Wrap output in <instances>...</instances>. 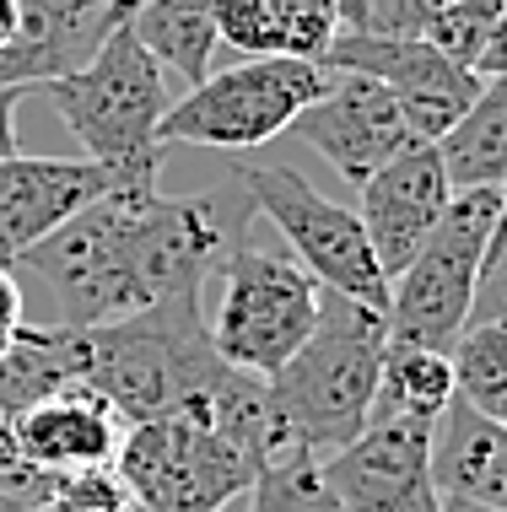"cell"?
<instances>
[{
  "mask_svg": "<svg viewBox=\"0 0 507 512\" xmlns=\"http://www.w3.org/2000/svg\"><path fill=\"white\" fill-rule=\"evenodd\" d=\"M319 475L346 512H437L443 502L432 480V421L416 415L367 421L346 448L319 459Z\"/></svg>",
  "mask_w": 507,
  "mask_h": 512,
  "instance_id": "cell-11",
  "label": "cell"
},
{
  "mask_svg": "<svg viewBox=\"0 0 507 512\" xmlns=\"http://www.w3.org/2000/svg\"><path fill=\"white\" fill-rule=\"evenodd\" d=\"M502 6L507 0H454V6L427 27V44L443 49L454 65H464V71H475L486 44H491V27H497Z\"/></svg>",
  "mask_w": 507,
  "mask_h": 512,
  "instance_id": "cell-25",
  "label": "cell"
},
{
  "mask_svg": "<svg viewBox=\"0 0 507 512\" xmlns=\"http://www.w3.org/2000/svg\"><path fill=\"white\" fill-rule=\"evenodd\" d=\"M243 512H346L340 496L324 486L319 459L313 453H270L259 464L249 496H243Z\"/></svg>",
  "mask_w": 507,
  "mask_h": 512,
  "instance_id": "cell-23",
  "label": "cell"
},
{
  "mask_svg": "<svg viewBox=\"0 0 507 512\" xmlns=\"http://www.w3.org/2000/svg\"><path fill=\"white\" fill-rule=\"evenodd\" d=\"M249 205L238 216L222 195L168 200L157 189H108L38 248L17 259L22 275L54 297L71 329H98L146 313L173 286L211 281V265L243 238Z\"/></svg>",
  "mask_w": 507,
  "mask_h": 512,
  "instance_id": "cell-1",
  "label": "cell"
},
{
  "mask_svg": "<svg viewBox=\"0 0 507 512\" xmlns=\"http://www.w3.org/2000/svg\"><path fill=\"white\" fill-rule=\"evenodd\" d=\"M454 0H340V33L362 38H427Z\"/></svg>",
  "mask_w": 507,
  "mask_h": 512,
  "instance_id": "cell-24",
  "label": "cell"
},
{
  "mask_svg": "<svg viewBox=\"0 0 507 512\" xmlns=\"http://www.w3.org/2000/svg\"><path fill=\"white\" fill-rule=\"evenodd\" d=\"M475 76H481V81L507 76V6H502L497 27H491V44H486V54H481V65H475Z\"/></svg>",
  "mask_w": 507,
  "mask_h": 512,
  "instance_id": "cell-30",
  "label": "cell"
},
{
  "mask_svg": "<svg viewBox=\"0 0 507 512\" xmlns=\"http://www.w3.org/2000/svg\"><path fill=\"white\" fill-rule=\"evenodd\" d=\"M470 318H507V238L491 248V259L481 270V286H475Z\"/></svg>",
  "mask_w": 507,
  "mask_h": 512,
  "instance_id": "cell-28",
  "label": "cell"
},
{
  "mask_svg": "<svg viewBox=\"0 0 507 512\" xmlns=\"http://www.w3.org/2000/svg\"><path fill=\"white\" fill-rule=\"evenodd\" d=\"M87 367H92L87 329H71V324L33 329V324H22L17 340L0 351V415L11 421V415L33 410L38 399L87 383Z\"/></svg>",
  "mask_w": 507,
  "mask_h": 512,
  "instance_id": "cell-18",
  "label": "cell"
},
{
  "mask_svg": "<svg viewBox=\"0 0 507 512\" xmlns=\"http://www.w3.org/2000/svg\"><path fill=\"white\" fill-rule=\"evenodd\" d=\"M119 415L114 405L76 383V389H60L49 399H38L33 410L11 415V453H17L22 469H38V475H87V469H108L119 453Z\"/></svg>",
  "mask_w": 507,
  "mask_h": 512,
  "instance_id": "cell-15",
  "label": "cell"
},
{
  "mask_svg": "<svg viewBox=\"0 0 507 512\" xmlns=\"http://www.w3.org/2000/svg\"><path fill=\"white\" fill-rule=\"evenodd\" d=\"M432 480L443 496L507 512V426L486 421L454 394L432 421Z\"/></svg>",
  "mask_w": 507,
  "mask_h": 512,
  "instance_id": "cell-17",
  "label": "cell"
},
{
  "mask_svg": "<svg viewBox=\"0 0 507 512\" xmlns=\"http://www.w3.org/2000/svg\"><path fill=\"white\" fill-rule=\"evenodd\" d=\"M114 27L108 0H22L17 33L0 49V87L27 92L81 71Z\"/></svg>",
  "mask_w": 507,
  "mask_h": 512,
  "instance_id": "cell-16",
  "label": "cell"
},
{
  "mask_svg": "<svg viewBox=\"0 0 507 512\" xmlns=\"http://www.w3.org/2000/svg\"><path fill=\"white\" fill-rule=\"evenodd\" d=\"M238 189L249 200V211L276 221V232L297 248V265L324 292L367 302L378 313L389 308V275L378 270L373 243H367L351 205H335L297 168H281V162H270V168L265 162H238Z\"/></svg>",
  "mask_w": 507,
  "mask_h": 512,
  "instance_id": "cell-9",
  "label": "cell"
},
{
  "mask_svg": "<svg viewBox=\"0 0 507 512\" xmlns=\"http://www.w3.org/2000/svg\"><path fill=\"white\" fill-rule=\"evenodd\" d=\"M17 329H22V286L11 270H0V351L17 340Z\"/></svg>",
  "mask_w": 507,
  "mask_h": 512,
  "instance_id": "cell-29",
  "label": "cell"
},
{
  "mask_svg": "<svg viewBox=\"0 0 507 512\" xmlns=\"http://www.w3.org/2000/svg\"><path fill=\"white\" fill-rule=\"evenodd\" d=\"M437 512H491V507H481V502H464V496H443V502H437Z\"/></svg>",
  "mask_w": 507,
  "mask_h": 512,
  "instance_id": "cell-33",
  "label": "cell"
},
{
  "mask_svg": "<svg viewBox=\"0 0 507 512\" xmlns=\"http://www.w3.org/2000/svg\"><path fill=\"white\" fill-rule=\"evenodd\" d=\"M38 512H135L125 486L114 480V469H87V475H65L54 480L49 502Z\"/></svg>",
  "mask_w": 507,
  "mask_h": 512,
  "instance_id": "cell-26",
  "label": "cell"
},
{
  "mask_svg": "<svg viewBox=\"0 0 507 512\" xmlns=\"http://www.w3.org/2000/svg\"><path fill=\"white\" fill-rule=\"evenodd\" d=\"M324 71H351L373 76L378 87H389V98L400 103L410 124V141H443L459 124V114L475 103L481 76L454 65L443 49H432L427 38H362V33H335Z\"/></svg>",
  "mask_w": 507,
  "mask_h": 512,
  "instance_id": "cell-10",
  "label": "cell"
},
{
  "mask_svg": "<svg viewBox=\"0 0 507 512\" xmlns=\"http://www.w3.org/2000/svg\"><path fill=\"white\" fill-rule=\"evenodd\" d=\"M87 345V389H98L130 426L189 405H211L243 378L216 356L211 335H205V281L173 286L146 313L87 329Z\"/></svg>",
  "mask_w": 507,
  "mask_h": 512,
  "instance_id": "cell-3",
  "label": "cell"
},
{
  "mask_svg": "<svg viewBox=\"0 0 507 512\" xmlns=\"http://www.w3.org/2000/svg\"><path fill=\"white\" fill-rule=\"evenodd\" d=\"M54 491V475H38V469L6 464L0 469V512H38Z\"/></svg>",
  "mask_w": 507,
  "mask_h": 512,
  "instance_id": "cell-27",
  "label": "cell"
},
{
  "mask_svg": "<svg viewBox=\"0 0 507 512\" xmlns=\"http://www.w3.org/2000/svg\"><path fill=\"white\" fill-rule=\"evenodd\" d=\"M17 17H22V0H0V49L11 44V33H17Z\"/></svg>",
  "mask_w": 507,
  "mask_h": 512,
  "instance_id": "cell-32",
  "label": "cell"
},
{
  "mask_svg": "<svg viewBox=\"0 0 507 512\" xmlns=\"http://www.w3.org/2000/svg\"><path fill=\"white\" fill-rule=\"evenodd\" d=\"M6 464H17V453H11V421L0 415V469Z\"/></svg>",
  "mask_w": 507,
  "mask_h": 512,
  "instance_id": "cell-34",
  "label": "cell"
},
{
  "mask_svg": "<svg viewBox=\"0 0 507 512\" xmlns=\"http://www.w3.org/2000/svg\"><path fill=\"white\" fill-rule=\"evenodd\" d=\"M135 6H146V0H108V11H114V22H125Z\"/></svg>",
  "mask_w": 507,
  "mask_h": 512,
  "instance_id": "cell-35",
  "label": "cell"
},
{
  "mask_svg": "<svg viewBox=\"0 0 507 512\" xmlns=\"http://www.w3.org/2000/svg\"><path fill=\"white\" fill-rule=\"evenodd\" d=\"M389 345V324L378 308L340 292H319V324L303 351L265 383V410L281 453L330 459L335 448L367 426L378 394V362Z\"/></svg>",
  "mask_w": 507,
  "mask_h": 512,
  "instance_id": "cell-4",
  "label": "cell"
},
{
  "mask_svg": "<svg viewBox=\"0 0 507 512\" xmlns=\"http://www.w3.org/2000/svg\"><path fill=\"white\" fill-rule=\"evenodd\" d=\"M270 453H281V442L265 410V383L238 378L211 405L130 426L108 469L135 512H232Z\"/></svg>",
  "mask_w": 507,
  "mask_h": 512,
  "instance_id": "cell-2",
  "label": "cell"
},
{
  "mask_svg": "<svg viewBox=\"0 0 507 512\" xmlns=\"http://www.w3.org/2000/svg\"><path fill=\"white\" fill-rule=\"evenodd\" d=\"M125 22L162 71L184 76L189 87L211 76V54L222 44V38H216L211 0H146V6H135Z\"/></svg>",
  "mask_w": 507,
  "mask_h": 512,
  "instance_id": "cell-20",
  "label": "cell"
},
{
  "mask_svg": "<svg viewBox=\"0 0 507 512\" xmlns=\"http://www.w3.org/2000/svg\"><path fill=\"white\" fill-rule=\"evenodd\" d=\"M44 92L60 124L87 146V162L114 178V189H157L168 151L157 141V124L173 98L162 65L141 49L130 22H119L81 71L49 81Z\"/></svg>",
  "mask_w": 507,
  "mask_h": 512,
  "instance_id": "cell-5",
  "label": "cell"
},
{
  "mask_svg": "<svg viewBox=\"0 0 507 512\" xmlns=\"http://www.w3.org/2000/svg\"><path fill=\"white\" fill-rule=\"evenodd\" d=\"M330 87V71L292 54H254L168 103L157 124L162 146H211V151H254L292 130V119Z\"/></svg>",
  "mask_w": 507,
  "mask_h": 512,
  "instance_id": "cell-8",
  "label": "cell"
},
{
  "mask_svg": "<svg viewBox=\"0 0 507 512\" xmlns=\"http://www.w3.org/2000/svg\"><path fill=\"white\" fill-rule=\"evenodd\" d=\"M17 103H22L17 87H0V162L22 151V146H17Z\"/></svg>",
  "mask_w": 507,
  "mask_h": 512,
  "instance_id": "cell-31",
  "label": "cell"
},
{
  "mask_svg": "<svg viewBox=\"0 0 507 512\" xmlns=\"http://www.w3.org/2000/svg\"><path fill=\"white\" fill-rule=\"evenodd\" d=\"M292 135L308 141L356 189L410 146V124L400 114V103L389 98V87L351 71H330V87L292 119Z\"/></svg>",
  "mask_w": 507,
  "mask_h": 512,
  "instance_id": "cell-12",
  "label": "cell"
},
{
  "mask_svg": "<svg viewBox=\"0 0 507 512\" xmlns=\"http://www.w3.org/2000/svg\"><path fill=\"white\" fill-rule=\"evenodd\" d=\"M454 399V362L448 351H427L410 340H389L378 362V394L367 421H389V415H416V421H437Z\"/></svg>",
  "mask_w": 507,
  "mask_h": 512,
  "instance_id": "cell-21",
  "label": "cell"
},
{
  "mask_svg": "<svg viewBox=\"0 0 507 512\" xmlns=\"http://www.w3.org/2000/svg\"><path fill=\"white\" fill-rule=\"evenodd\" d=\"M356 195L362 200H356L351 211L362 221L367 243H373L378 270L394 281V275L410 265V254L432 238V227L443 221L448 200H454V184H448L443 157H437L432 141H410L400 157L383 162Z\"/></svg>",
  "mask_w": 507,
  "mask_h": 512,
  "instance_id": "cell-13",
  "label": "cell"
},
{
  "mask_svg": "<svg viewBox=\"0 0 507 512\" xmlns=\"http://www.w3.org/2000/svg\"><path fill=\"white\" fill-rule=\"evenodd\" d=\"M437 157H443L454 195L459 189H502V178H507V76L481 81L475 103L437 141Z\"/></svg>",
  "mask_w": 507,
  "mask_h": 512,
  "instance_id": "cell-19",
  "label": "cell"
},
{
  "mask_svg": "<svg viewBox=\"0 0 507 512\" xmlns=\"http://www.w3.org/2000/svg\"><path fill=\"white\" fill-rule=\"evenodd\" d=\"M216 292L222 297H216V313L205 324L216 356L243 378L270 383L313 335L324 286L297 259L232 243L216 265Z\"/></svg>",
  "mask_w": 507,
  "mask_h": 512,
  "instance_id": "cell-6",
  "label": "cell"
},
{
  "mask_svg": "<svg viewBox=\"0 0 507 512\" xmlns=\"http://www.w3.org/2000/svg\"><path fill=\"white\" fill-rule=\"evenodd\" d=\"M114 189L87 157H6L0 162V270H17L27 248H38L54 227Z\"/></svg>",
  "mask_w": 507,
  "mask_h": 512,
  "instance_id": "cell-14",
  "label": "cell"
},
{
  "mask_svg": "<svg viewBox=\"0 0 507 512\" xmlns=\"http://www.w3.org/2000/svg\"><path fill=\"white\" fill-rule=\"evenodd\" d=\"M497 189H459L448 200L432 238L410 254V265L389 281V340H410L427 351H454L459 329L470 324L475 286H481L491 238H497Z\"/></svg>",
  "mask_w": 507,
  "mask_h": 512,
  "instance_id": "cell-7",
  "label": "cell"
},
{
  "mask_svg": "<svg viewBox=\"0 0 507 512\" xmlns=\"http://www.w3.org/2000/svg\"><path fill=\"white\" fill-rule=\"evenodd\" d=\"M448 362H454V394L464 405L507 426V318H470Z\"/></svg>",
  "mask_w": 507,
  "mask_h": 512,
  "instance_id": "cell-22",
  "label": "cell"
}]
</instances>
